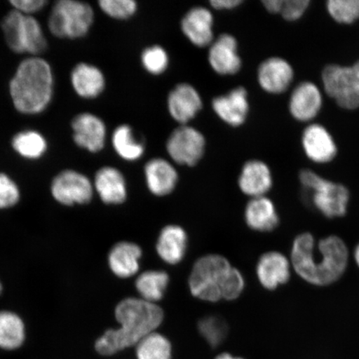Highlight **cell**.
<instances>
[{"label": "cell", "mask_w": 359, "mask_h": 359, "mask_svg": "<svg viewBox=\"0 0 359 359\" xmlns=\"http://www.w3.org/2000/svg\"><path fill=\"white\" fill-rule=\"evenodd\" d=\"M115 316L119 329L107 330L95 343L97 352L103 356L114 355L136 346L161 325L164 313L156 304L142 299L127 298L116 306Z\"/></svg>", "instance_id": "obj_2"}, {"label": "cell", "mask_w": 359, "mask_h": 359, "mask_svg": "<svg viewBox=\"0 0 359 359\" xmlns=\"http://www.w3.org/2000/svg\"><path fill=\"white\" fill-rule=\"evenodd\" d=\"M187 236L181 226L170 224L161 231L156 243V252L169 264H177L185 257Z\"/></svg>", "instance_id": "obj_26"}, {"label": "cell", "mask_w": 359, "mask_h": 359, "mask_svg": "<svg viewBox=\"0 0 359 359\" xmlns=\"http://www.w3.org/2000/svg\"><path fill=\"white\" fill-rule=\"evenodd\" d=\"M102 11L115 20H127L136 13L137 4L134 0H100Z\"/></svg>", "instance_id": "obj_35"}, {"label": "cell", "mask_w": 359, "mask_h": 359, "mask_svg": "<svg viewBox=\"0 0 359 359\" xmlns=\"http://www.w3.org/2000/svg\"><path fill=\"white\" fill-rule=\"evenodd\" d=\"M262 3L268 12L280 13L283 0H264Z\"/></svg>", "instance_id": "obj_41"}, {"label": "cell", "mask_w": 359, "mask_h": 359, "mask_svg": "<svg viewBox=\"0 0 359 359\" xmlns=\"http://www.w3.org/2000/svg\"><path fill=\"white\" fill-rule=\"evenodd\" d=\"M238 182L244 194L252 198L266 196L273 186L271 170L262 161H247L241 170Z\"/></svg>", "instance_id": "obj_21"}, {"label": "cell", "mask_w": 359, "mask_h": 359, "mask_svg": "<svg viewBox=\"0 0 359 359\" xmlns=\"http://www.w3.org/2000/svg\"><path fill=\"white\" fill-rule=\"evenodd\" d=\"M141 60L144 69L154 75L163 74L169 65L167 51L158 45L146 48L142 53Z\"/></svg>", "instance_id": "obj_34"}, {"label": "cell", "mask_w": 359, "mask_h": 359, "mask_svg": "<svg viewBox=\"0 0 359 359\" xmlns=\"http://www.w3.org/2000/svg\"><path fill=\"white\" fill-rule=\"evenodd\" d=\"M72 88L83 100H94L101 95L106 88L105 76L102 70L88 62H79L70 73Z\"/></svg>", "instance_id": "obj_19"}, {"label": "cell", "mask_w": 359, "mask_h": 359, "mask_svg": "<svg viewBox=\"0 0 359 359\" xmlns=\"http://www.w3.org/2000/svg\"><path fill=\"white\" fill-rule=\"evenodd\" d=\"M94 22V11L86 2L58 0L53 4L48 19L49 32L57 39L84 38Z\"/></svg>", "instance_id": "obj_6"}, {"label": "cell", "mask_w": 359, "mask_h": 359, "mask_svg": "<svg viewBox=\"0 0 359 359\" xmlns=\"http://www.w3.org/2000/svg\"><path fill=\"white\" fill-rule=\"evenodd\" d=\"M231 267L222 255H208L200 258L193 266L189 278L192 295L212 303L222 299L224 281Z\"/></svg>", "instance_id": "obj_7"}, {"label": "cell", "mask_w": 359, "mask_h": 359, "mask_svg": "<svg viewBox=\"0 0 359 359\" xmlns=\"http://www.w3.org/2000/svg\"><path fill=\"white\" fill-rule=\"evenodd\" d=\"M13 10L28 16H34V13L43 10L48 6L46 0H11Z\"/></svg>", "instance_id": "obj_39"}, {"label": "cell", "mask_w": 359, "mask_h": 359, "mask_svg": "<svg viewBox=\"0 0 359 359\" xmlns=\"http://www.w3.org/2000/svg\"><path fill=\"white\" fill-rule=\"evenodd\" d=\"M142 251L133 242H119L112 247L109 255V264L112 273L119 278L132 277L138 272Z\"/></svg>", "instance_id": "obj_25"}, {"label": "cell", "mask_w": 359, "mask_h": 359, "mask_svg": "<svg viewBox=\"0 0 359 359\" xmlns=\"http://www.w3.org/2000/svg\"><path fill=\"white\" fill-rule=\"evenodd\" d=\"M212 109L223 122L231 127H240L249 114L248 93L242 87L233 89L226 95L214 98Z\"/></svg>", "instance_id": "obj_18"}, {"label": "cell", "mask_w": 359, "mask_h": 359, "mask_svg": "<svg viewBox=\"0 0 359 359\" xmlns=\"http://www.w3.org/2000/svg\"><path fill=\"white\" fill-rule=\"evenodd\" d=\"M290 259L296 275L303 280L314 286H327L346 271L349 251L339 236H326L317 242L311 233L304 232L294 238Z\"/></svg>", "instance_id": "obj_1"}, {"label": "cell", "mask_w": 359, "mask_h": 359, "mask_svg": "<svg viewBox=\"0 0 359 359\" xmlns=\"http://www.w3.org/2000/svg\"><path fill=\"white\" fill-rule=\"evenodd\" d=\"M354 262H355L357 266L359 269V243L356 245L353 251Z\"/></svg>", "instance_id": "obj_44"}, {"label": "cell", "mask_w": 359, "mask_h": 359, "mask_svg": "<svg viewBox=\"0 0 359 359\" xmlns=\"http://www.w3.org/2000/svg\"><path fill=\"white\" fill-rule=\"evenodd\" d=\"M302 145L308 158L318 164L330 163L338 151L333 137L320 124H311L304 129Z\"/></svg>", "instance_id": "obj_14"}, {"label": "cell", "mask_w": 359, "mask_h": 359, "mask_svg": "<svg viewBox=\"0 0 359 359\" xmlns=\"http://www.w3.org/2000/svg\"><path fill=\"white\" fill-rule=\"evenodd\" d=\"M71 129L73 141L81 149L97 154L104 148L107 127L100 116L91 112H81L72 119Z\"/></svg>", "instance_id": "obj_11"}, {"label": "cell", "mask_w": 359, "mask_h": 359, "mask_svg": "<svg viewBox=\"0 0 359 359\" xmlns=\"http://www.w3.org/2000/svg\"><path fill=\"white\" fill-rule=\"evenodd\" d=\"M20 199L16 182L8 174L0 172V210L15 205Z\"/></svg>", "instance_id": "obj_36"}, {"label": "cell", "mask_w": 359, "mask_h": 359, "mask_svg": "<svg viewBox=\"0 0 359 359\" xmlns=\"http://www.w3.org/2000/svg\"><path fill=\"white\" fill-rule=\"evenodd\" d=\"M243 3L242 0H212L210 6L217 11H228L235 8Z\"/></svg>", "instance_id": "obj_40"}, {"label": "cell", "mask_w": 359, "mask_h": 359, "mask_svg": "<svg viewBox=\"0 0 359 359\" xmlns=\"http://www.w3.org/2000/svg\"><path fill=\"white\" fill-rule=\"evenodd\" d=\"M1 29L7 46L17 55L28 53L30 57H39L47 50L43 29L34 16L12 10L3 18Z\"/></svg>", "instance_id": "obj_4"}, {"label": "cell", "mask_w": 359, "mask_h": 359, "mask_svg": "<svg viewBox=\"0 0 359 359\" xmlns=\"http://www.w3.org/2000/svg\"><path fill=\"white\" fill-rule=\"evenodd\" d=\"M323 97L316 84L304 82L292 93L289 109L292 116L299 122L313 120L320 111Z\"/></svg>", "instance_id": "obj_20"}, {"label": "cell", "mask_w": 359, "mask_h": 359, "mask_svg": "<svg viewBox=\"0 0 359 359\" xmlns=\"http://www.w3.org/2000/svg\"><path fill=\"white\" fill-rule=\"evenodd\" d=\"M169 283L167 273L161 271L143 272L136 280V288L141 299L156 304L163 298Z\"/></svg>", "instance_id": "obj_30"}, {"label": "cell", "mask_w": 359, "mask_h": 359, "mask_svg": "<svg viewBox=\"0 0 359 359\" xmlns=\"http://www.w3.org/2000/svg\"><path fill=\"white\" fill-rule=\"evenodd\" d=\"M55 74L41 57H29L20 62L8 83V93L18 112L27 116L43 114L53 101Z\"/></svg>", "instance_id": "obj_3"}, {"label": "cell", "mask_w": 359, "mask_h": 359, "mask_svg": "<svg viewBox=\"0 0 359 359\" xmlns=\"http://www.w3.org/2000/svg\"><path fill=\"white\" fill-rule=\"evenodd\" d=\"M11 147L22 158L30 161L41 159L47 154L48 142L43 135L34 129L22 130L11 139Z\"/></svg>", "instance_id": "obj_27"}, {"label": "cell", "mask_w": 359, "mask_h": 359, "mask_svg": "<svg viewBox=\"0 0 359 359\" xmlns=\"http://www.w3.org/2000/svg\"><path fill=\"white\" fill-rule=\"evenodd\" d=\"M111 144L116 154L125 161H134L144 154L145 148L127 124L120 125L111 136Z\"/></svg>", "instance_id": "obj_28"}, {"label": "cell", "mask_w": 359, "mask_h": 359, "mask_svg": "<svg viewBox=\"0 0 359 359\" xmlns=\"http://www.w3.org/2000/svg\"><path fill=\"white\" fill-rule=\"evenodd\" d=\"M215 359H243V358L234 357V356H232L231 354H230V353H224L219 354V355L217 356V358H215Z\"/></svg>", "instance_id": "obj_43"}, {"label": "cell", "mask_w": 359, "mask_h": 359, "mask_svg": "<svg viewBox=\"0 0 359 359\" xmlns=\"http://www.w3.org/2000/svg\"><path fill=\"white\" fill-rule=\"evenodd\" d=\"M168 107L170 115L176 122L187 125L202 109V100L194 87L181 83L170 93Z\"/></svg>", "instance_id": "obj_16"}, {"label": "cell", "mask_w": 359, "mask_h": 359, "mask_svg": "<svg viewBox=\"0 0 359 359\" xmlns=\"http://www.w3.org/2000/svg\"><path fill=\"white\" fill-rule=\"evenodd\" d=\"M137 359H172V347L165 336L154 332L136 345Z\"/></svg>", "instance_id": "obj_31"}, {"label": "cell", "mask_w": 359, "mask_h": 359, "mask_svg": "<svg viewBox=\"0 0 359 359\" xmlns=\"http://www.w3.org/2000/svg\"><path fill=\"white\" fill-rule=\"evenodd\" d=\"M299 182L313 208L325 217L340 218L347 214L350 193L343 184L331 182L309 169L300 172Z\"/></svg>", "instance_id": "obj_5"}, {"label": "cell", "mask_w": 359, "mask_h": 359, "mask_svg": "<svg viewBox=\"0 0 359 359\" xmlns=\"http://www.w3.org/2000/svg\"><path fill=\"white\" fill-rule=\"evenodd\" d=\"M322 81L326 93L334 98L342 109L355 110L359 107V96L354 89L350 67L330 65L325 67Z\"/></svg>", "instance_id": "obj_10"}, {"label": "cell", "mask_w": 359, "mask_h": 359, "mask_svg": "<svg viewBox=\"0 0 359 359\" xmlns=\"http://www.w3.org/2000/svg\"><path fill=\"white\" fill-rule=\"evenodd\" d=\"M309 0H283L280 15L287 21L300 19L308 10Z\"/></svg>", "instance_id": "obj_38"}, {"label": "cell", "mask_w": 359, "mask_h": 359, "mask_svg": "<svg viewBox=\"0 0 359 359\" xmlns=\"http://www.w3.org/2000/svg\"><path fill=\"white\" fill-rule=\"evenodd\" d=\"M51 193L53 198L62 205H84L93 198V186L83 173L67 169L53 179Z\"/></svg>", "instance_id": "obj_9"}, {"label": "cell", "mask_w": 359, "mask_h": 359, "mask_svg": "<svg viewBox=\"0 0 359 359\" xmlns=\"http://www.w3.org/2000/svg\"><path fill=\"white\" fill-rule=\"evenodd\" d=\"M2 290H3L2 284H1V282H0V294H1V293H2Z\"/></svg>", "instance_id": "obj_45"}, {"label": "cell", "mask_w": 359, "mask_h": 359, "mask_svg": "<svg viewBox=\"0 0 359 359\" xmlns=\"http://www.w3.org/2000/svg\"><path fill=\"white\" fill-rule=\"evenodd\" d=\"M245 280L237 269L231 267L224 281L222 297L226 300L236 299L243 292Z\"/></svg>", "instance_id": "obj_37"}, {"label": "cell", "mask_w": 359, "mask_h": 359, "mask_svg": "<svg viewBox=\"0 0 359 359\" xmlns=\"http://www.w3.org/2000/svg\"><path fill=\"white\" fill-rule=\"evenodd\" d=\"M94 187L106 204L119 205L127 199V183L122 172L115 168L103 167L98 170Z\"/></svg>", "instance_id": "obj_22"}, {"label": "cell", "mask_w": 359, "mask_h": 359, "mask_svg": "<svg viewBox=\"0 0 359 359\" xmlns=\"http://www.w3.org/2000/svg\"><path fill=\"white\" fill-rule=\"evenodd\" d=\"M290 259L279 251H269L260 257L257 276L264 289L275 290L289 282L292 273Z\"/></svg>", "instance_id": "obj_12"}, {"label": "cell", "mask_w": 359, "mask_h": 359, "mask_svg": "<svg viewBox=\"0 0 359 359\" xmlns=\"http://www.w3.org/2000/svg\"><path fill=\"white\" fill-rule=\"evenodd\" d=\"M350 70H351L353 87L359 96V61L353 66H350Z\"/></svg>", "instance_id": "obj_42"}, {"label": "cell", "mask_w": 359, "mask_h": 359, "mask_svg": "<svg viewBox=\"0 0 359 359\" xmlns=\"http://www.w3.org/2000/svg\"><path fill=\"white\" fill-rule=\"evenodd\" d=\"M199 331L212 347H217L226 338L228 326L226 321L217 316H208L200 320Z\"/></svg>", "instance_id": "obj_32"}, {"label": "cell", "mask_w": 359, "mask_h": 359, "mask_svg": "<svg viewBox=\"0 0 359 359\" xmlns=\"http://www.w3.org/2000/svg\"><path fill=\"white\" fill-rule=\"evenodd\" d=\"M293 67L288 61L279 57L264 60L258 69V82L264 91L280 94L289 88L294 79Z\"/></svg>", "instance_id": "obj_15"}, {"label": "cell", "mask_w": 359, "mask_h": 359, "mask_svg": "<svg viewBox=\"0 0 359 359\" xmlns=\"http://www.w3.org/2000/svg\"><path fill=\"white\" fill-rule=\"evenodd\" d=\"M25 340V326L18 314L0 312V348L6 350L19 348Z\"/></svg>", "instance_id": "obj_29"}, {"label": "cell", "mask_w": 359, "mask_h": 359, "mask_svg": "<svg viewBox=\"0 0 359 359\" xmlns=\"http://www.w3.org/2000/svg\"><path fill=\"white\" fill-rule=\"evenodd\" d=\"M245 218L248 226L259 232L272 231L280 224L276 205L266 196L251 199L246 205Z\"/></svg>", "instance_id": "obj_24"}, {"label": "cell", "mask_w": 359, "mask_h": 359, "mask_svg": "<svg viewBox=\"0 0 359 359\" xmlns=\"http://www.w3.org/2000/svg\"><path fill=\"white\" fill-rule=\"evenodd\" d=\"M327 10L339 24H353L359 19V0H330Z\"/></svg>", "instance_id": "obj_33"}, {"label": "cell", "mask_w": 359, "mask_h": 359, "mask_svg": "<svg viewBox=\"0 0 359 359\" xmlns=\"http://www.w3.org/2000/svg\"><path fill=\"white\" fill-rule=\"evenodd\" d=\"M214 18L212 12L204 7H196L184 16L181 28L182 33L199 48L210 46L214 41Z\"/></svg>", "instance_id": "obj_17"}, {"label": "cell", "mask_w": 359, "mask_h": 359, "mask_svg": "<svg viewBox=\"0 0 359 359\" xmlns=\"http://www.w3.org/2000/svg\"><path fill=\"white\" fill-rule=\"evenodd\" d=\"M205 139L198 130L182 125L170 134L167 142V151L175 163L193 167L203 156Z\"/></svg>", "instance_id": "obj_8"}, {"label": "cell", "mask_w": 359, "mask_h": 359, "mask_svg": "<svg viewBox=\"0 0 359 359\" xmlns=\"http://www.w3.org/2000/svg\"><path fill=\"white\" fill-rule=\"evenodd\" d=\"M208 60L212 69L221 75H234L241 69L238 44L234 36L224 34L210 44Z\"/></svg>", "instance_id": "obj_13"}, {"label": "cell", "mask_w": 359, "mask_h": 359, "mask_svg": "<svg viewBox=\"0 0 359 359\" xmlns=\"http://www.w3.org/2000/svg\"><path fill=\"white\" fill-rule=\"evenodd\" d=\"M144 173L148 189L155 196L169 195L176 188L178 174L176 168L167 160H150L145 165Z\"/></svg>", "instance_id": "obj_23"}]
</instances>
